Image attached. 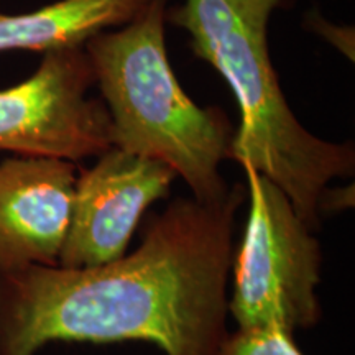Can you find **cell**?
Segmentation results:
<instances>
[{
    "mask_svg": "<svg viewBox=\"0 0 355 355\" xmlns=\"http://www.w3.org/2000/svg\"><path fill=\"white\" fill-rule=\"evenodd\" d=\"M245 191L173 201L130 255L92 266L30 265L0 277V355L51 343L144 340L166 355H217L229 337L232 234Z\"/></svg>",
    "mask_w": 355,
    "mask_h": 355,
    "instance_id": "1",
    "label": "cell"
},
{
    "mask_svg": "<svg viewBox=\"0 0 355 355\" xmlns=\"http://www.w3.org/2000/svg\"><path fill=\"white\" fill-rule=\"evenodd\" d=\"M283 0H186L166 8V20L189 33L194 55L227 81L241 123L229 158L268 178L311 230L319 229L322 201L336 178L354 175L350 144L318 139L301 125L270 60L268 20Z\"/></svg>",
    "mask_w": 355,
    "mask_h": 355,
    "instance_id": "2",
    "label": "cell"
},
{
    "mask_svg": "<svg viewBox=\"0 0 355 355\" xmlns=\"http://www.w3.org/2000/svg\"><path fill=\"white\" fill-rule=\"evenodd\" d=\"M168 0H148L119 30L91 37L96 84L112 123V148L163 163L201 202L230 188L219 166L229 158L232 123L220 107H199L173 73L165 43Z\"/></svg>",
    "mask_w": 355,
    "mask_h": 355,
    "instance_id": "3",
    "label": "cell"
},
{
    "mask_svg": "<svg viewBox=\"0 0 355 355\" xmlns=\"http://www.w3.org/2000/svg\"><path fill=\"white\" fill-rule=\"evenodd\" d=\"M243 171L248 217L232 261L229 314L239 329L277 327L293 336L321 318V247L277 184L250 166Z\"/></svg>",
    "mask_w": 355,
    "mask_h": 355,
    "instance_id": "4",
    "label": "cell"
},
{
    "mask_svg": "<svg viewBox=\"0 0 355 355\" xmlns=\"http://www.w3.org/2000/svg\"><path fill=\"white\" fill-rule=\"evenodd\" d=\"M94 84L84 46L43 53L32 76L0 89V150L73 163L107 152L112 123L104 101L87 97Z\"/></svg>",
    "mask_w": 355,
    "mask_h": 355,
    "instance_id": "5",
    "label": "cell"
},
{
    "mask_svg": "<svg viewBox=\"0 0 355 355\" xmlns=\"http://www.w3.org/2000/svg\"><path fill=\"white\" fill-rule=\"evenodd\" d=\"M176 175L155 159L109 148L78 175L68 235L58 265L92 268L122 259L153 202L170 194Z\"/></svg>",
    "mask_w": 355,
    "mask_h": 355,
    "instance_id": "6",
    "label": "cell"
},
{
    "mask_svg": "<svg viewBox=\"0 0 355 355\" xmlns=\"http://www.w3.org/2000/svg\"><path fill=\"white\" fill-rule=\"evenodd\" d=\"M76 180V166L66 159L17 155L0 162V277L58 265Z\"/></svg>",
    "mask_w": 355,
    "mask_h": 355,
    "instance_id": "7",
    "label": "cell"
},
{
    "mask_svg": "<svg viewBox=\"0 0 355 355\" xmlns=\"http://www.w3.org/2000/svg\"><path fill=\"white\" fill-rule=\"evenodd\" d=\"M148 0H58L32 12L0 13V53L84 46L94 35L125 25Z\"/></svg>",
    "mask_w": 355,
    "mask_h": 355,
    "instance_id": "8",
    "label": "cell"
},
{
    "mask_svg": "<svg viewBox=\"0 0 355 355\" xmlns=\"http://www.w3.org/2000/svg\"><path fill=\"white\" fill-rule=\"evenodd\" d=\"M217 355H303V352L288 332L277 327H254L229 334Z\"/></svg>",
    "mask_w": 355,
    "mask_h": 355,
    "instance_id": "9",
    "label": "cell"
}]
</instances>
